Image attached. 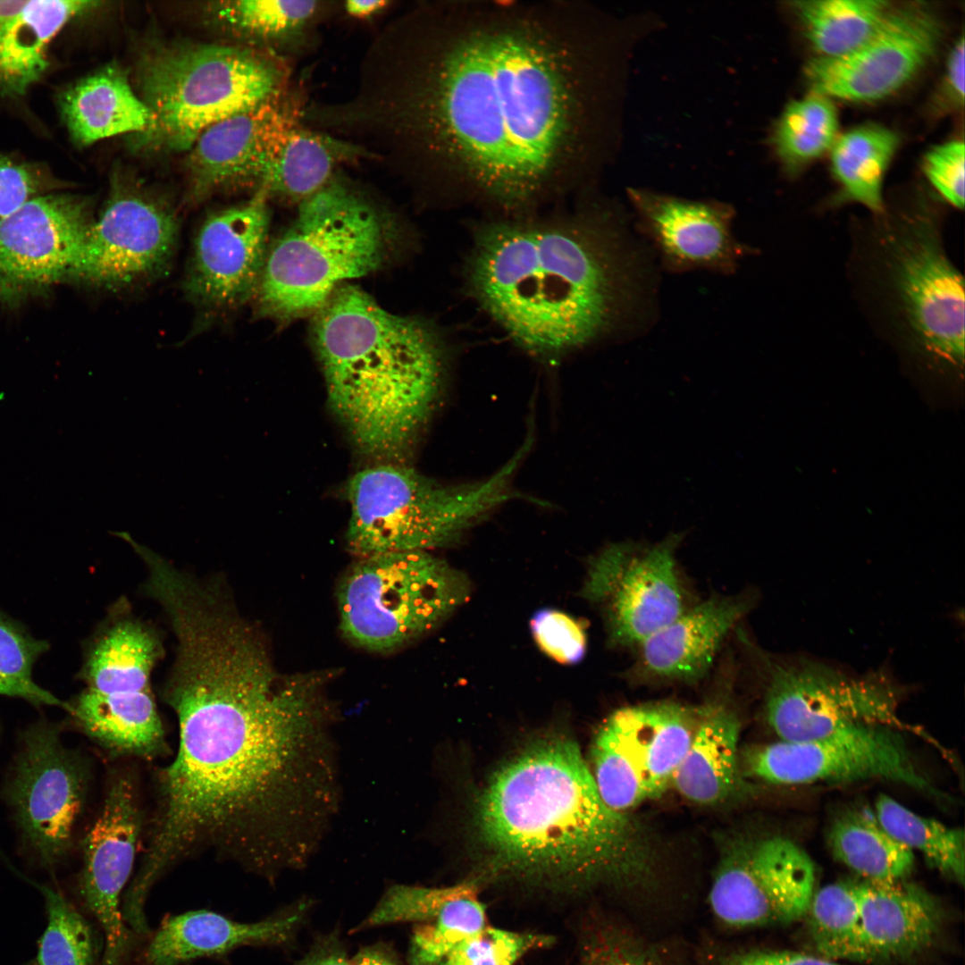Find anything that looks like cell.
Segmentation results:
<instances>
[{"label": "cell", "mask_w": 965, "mask_h": 965, "mask_svg": "<svg viewBox=\"0 0 965 965\" xmlns=\"http://www.w3.org/2000/svg\"><path fill=\"white\" fill-rule=\"evenodd\" d=\"M592 14L565 1L415 7L371 44L347 123L388 164L503 206L533 202L594 164Z\"/></svg>", "instance_id": "obj_1"}, {"label": "cell", "mask_w": 965, "mask_h": 965, "mask_svg": "<svg viewBox=\"0 0 965 965\" xmlns=\"http://www.w3.org/2000/svg\"><path fill=\"white\" fill-rule=\"evenodd\" d=\"M175 639L163 696L179 746L159 773L149 841L129 885L138 901L203 849L263 875L300 864L335 796L326 676L280 673L258 631L235 617L192 621Z\"/></svg>", "instance_id": "obj_2"}, {"label": "cell", "mask_w": 965, "mask_h": 965, "mask_svg": "<svg viewBox=\"0 0 965 965\" xmlns=\"http://www.w3.org/2000/svg\"><path fill=\"white\" fill-rule=\"evenodd\" d=\"M632 224L604 205L567 220L486 224L466 264L470 292L537 357L642 336L659 315V264Z\"/></svg>", "instance_id": "obj_3"}, {"label": "cell", "mask_w": 965, "mask_h": 965, "mask_svg": "<svg viewBox=\"0 0 965 965\" xmlns=\"http://www.w3.org/2000/svg\"><path fill=\"white\" fill-rule=\"evenodd\" d=\"M476 823L493 864L524 878L637 883L652 868L643 829L606 804L579 747L563 735L537 740L495 773Z\"/></svg>", "instance_id": "obj_4"}, {"label": "cell", "mask_w": 965, "mask_h": 965, "mask_svg": "<svg viewBox=\"0 0 965 965\" xmlns=\"http://www.w3.org/2000/svg\"><path fill=\"white\" fill-rule=\"evenodd\" d=\"M315 315L313 342L331 410L364 454L399 455L441 395L445 357L437 334L350 284Z\"/></svg>", "instance_id": "obj_5"}, {"label": "cell", "mask_w": 965, "mask_h": 965, "mask_svg": "<svg viewBox=\"0 0 965 965\" xmlns=\"http://www.w3.org/2000/svg\"><path fill=\"white\" fill-rule=\"evenodd\" d=\"M384 252L374 207L348 186L329 181L301 200L295 221L266 253L259 311L279 320L315 314L344 281L376 270Z\"/></svg>", "instance_id": "obj_6"}, {"label": "cell", "mask_w": 965, "mask_h": 965, "mask_svg": "<svg viewBox=\"0 0 965 965\" xmlns=\"http://www.w3.org/2000/svg\"><path fill=\"white\" fill-rule=\"evenodd\" d=\"M524 441L501 468L482 481L444 484L392 464L365 468L348 485L349 550L360 558L449 545L520 495L515 474L530 450Z\"/></svg>", "instance_id": "obj_7"}, {"label": "cell", "mask_w": 965, "mask_h": 965, "mask_svg": "<svg viewBox=\"0 0 965 965\" xmlns=\"http://www.w3.org/2000/svg\"><path fill=\"white\" fill-rule=\"evenodd\" d=\"M143 101L151 111L141 145L190 149L212 124L280 97L283 73L272 60L237 46L163 47L142 62Z\"/></svg>", "instance_id": "obj_8"}, {"label": "cell", "mask_w": 965, "mask_h": 965, "mask_svg": "<svg viewBox=\"0 0 965 965\" xmlns=\"http://www.w3.org/2000/svg\"><path fill=\"white\" fill-rule=\"evenodd\" d=\"M470 594L466 575L428 550L363 557L339 587L340 629L358 647L388 652L438 628Z\"/></svg>", "instance_id": "obj_9"}, {"label": "cell", "mask_w": 965, "mask_h": 965, "mask_svg": "<svg viewBox=\"0 0 965 965\" xmlns=\"http://www.w3.org/2000/svg\"><path fill=\"white\" fill-rule=\"evenodd\" d=\"M882 257L902 332L921 352L959 366L964 357V283L937 222L923 211L885 222Z\"/></svg>", "instance_id": "obj_10"}, {"label": "cell", "mask_w": 965, "mask_h": 965, "mask_svg": "<svg viewBox=\"0 0 965 965\" xmlns=\"http://www.w3.org/2000/svg\"><path fill=\"white\" fill-rule=\"evenodd\" d=\"M764 713L781 741L803 742L862 725L900 727L902 689L885 672L852 676L820 661L763 659Z\"/></svg>", "instance_id": "obj_11"}, {"label": "cell", "mask_w": 965, "mask_h": 965, "mask_svg": "<svg viewBox=\"0 0 965 965\" xmlns=\"http://www.w3.org/2000/svg\"><path fill=\"white\" fill-rule=\"evenodd\" d=\"M705 707L655 701L615 710L600 725L591 758L608 806L625 812L672 786Z\"/></svg>", "instance_id": "obj_12"}, {"label": "cell", "mask_w": 965, "mask_h": 965, "mask_svg": "<svg viewBox=\"0 0 965 965\" xmlns=\"http://www.w3.org/2000/svg\"><path fill=\"white\" fill-rule=\"evenodd\" d=\"M681 540L610 543L590 559L582 594L600 610L609 643L636 647L692 605L676 561Z\"/></svg>", "instance_id": "obj_13"}, {"label": "cell", "mask_w": 965, "mask_h": 965, "mask_svg": "<svg viewBox=\"0 0 965 965\" xmlns=\"http://www.w3.org/2000/svg\"><path fill=\"white\" fill-rule=\"evenodd\" d=\"M743 764L748 776L775 785L884 779L945 797L921 772L901 733L890 725H862L816 740L757 745L745 751Z\"/></svg>", "instance_id": "obj_14"}, {"label": "cell", "mask_w": 965, "mask_h": 965, "mask_svg": "<svg viewBox=\"0 0 965 965\" xmlns=\"http://www.w3.org/2000/svg\"><path fill=\"white\" fill-rule=\"evenodd\" d=\"M815 882L813 861L792 840L742 837L723 851L709 902L730 926L788 924L804 918Z\"/></svg>", "instance_id": "obj_15"}, {"label": "cell", "mask_w": 965, "mask_h": 965, "mask_svg": "<svg viewBox=\"0 0 965 965\" xmlns=\"http://www.w3.org/2000/svg\"><path fill=\"white\" fill-rule=\"evenodd\" d=\"M85 198L33 197L0 220V303L14 305L72 278L91 224Z\"/></svg>", "instance_id": "obj_16"}, {"label": "cell", "mask_w": 965, "mask_h": 965, "mask_svg": "<svg viewBox=\"0 0 965 965\" xmlns=\"http://www.w3.org/2000/svg\"><path fill=\"white\" fill-rule=\"evenodd\" d=\"M942 27L928 7L894 8L874 34L852 52L817 56L804 73L812 92L850 102H873L906 85L934 55Z\"/></svg>", "instance_id": "obj_17"}, {"label": "cell", "mask_w": 965, "mask_h": 965, "mask_svg": "<svg viewBox=\"0 0 965 965\" xmlns=\"http://www.w3.org/2000/svg\"><path fill=\"white\" fill-rule=\"evenodd\" d=\"M177 232L176 216L164 202L115 182L101 215L88 228L71 279L111 290L141 282L168 264Z\"/></svg>", "instance_id": "obj_18"}, {"label": "cell", "mask_w": 965, "mask_h": 965, "mask_svg": "<svg viewBox=\"0 0 965 965\" xmlns=\"http://www.w3.org/2000/svg\"><path fill=\"white\" fill-rule=\"evenodd\" d=\"M634 228L659 267L671 273L708 271L731 275L753 252L733 231L734 208L717 200H696L628 188Z\"/></svg>", "instance_id": "obj_19"}, {"label": "cell", "mask_w": 965, "mask_h": 965, "mask_svg": "<svg viewBox=\"0 0 965 965\" xmlns=\"http://www.w3.org/2000/svg\"><path fill=\"white\" fill-rule=\"evenodd\" d=\"M140 822L132 781L115 777L85 837L79 883L83 904L104 933L101 965H129L136 949L137 934L123 919L121 900L134 866Z\"/></svg>", "instance_id": "obj_20"}, {"label": "cell", "mask_w": 965, "mask_h": 965, "mask_svg": "<svg viewBox=\"0 0 965 965\" xmlns=\"http://www.w3.org/2000/svg\"><path fill=\"white\" fill-rule=\"evenodd\" d=\"M84 792V772L57 730L43 723L29 729L11 798L23 832L46 864L56 862L70 845Z\"/></svg>", "instance_id": "obj_21"}, {"label": "cell", "mask_w": 965, "mask_h": 965, "mask_svg": "<svg viewBox=\"0 0 965 965\" xmlns=\"http://www.w3.org/2000/svg\"><path fill=\"white\" fill-rule=\"evenodd\" d=\"M265 196L260 189L250 201L216 212L203 222L186 282L198 306L229 310L257 287L269 227Z\"/></svg>", "instance_id": "obj_22"}, {"label": "cell", "mask_w": 965, "mask_h": 965, "mask_svg": "<svg viewBox=\"0 0 965 965\" xmlns=\"http://www.w3.org/2000/svg\"><path fill=\"white\" fill-rule=\"evenodd\" d=\"M300 113L279 97L222 119L206 129L190 147L191 192L262 180L280 147L298 127Z\"/></svg>", "instance_id": "obj_23"}, {"label": "cell", "mask_w": 965, "mask_h": 965, "mask_svg": "<svg viewBox=\"0 0 965 965\" xmlns=\"http://www.w3.org/2000/svg\"><path fill=\"white\" fill-rule=\"evenodd\" d=\"M751 607L745 594L713 595L692 604L635 647L627 678L635 684L699 681Z\"/></svg>", "instance_id": "obj_24"}, {"label": "cell", "mask_w": 965, "mask_h": 965, "mask_svg": "<svg viewBox=\"0 0 965 965\" xmlns=\"http://www.w3.org/2000/svg\"><path fill=\"white\" fill-rule=\"evenodd\" d=\"M860 921L852 961H903L928 950L943 911L923 888L902 881L859 883Z\"/></svg>", "instance_id": "obj_25"}, {"label": "cell", "mask_w": 965, "mask_h": 965, "mask_svg": "<svg viewBox=\"0 0 965 965\" xmlns=\"http://www.w3.org/2000/svg\"><path fill=\"white\" fill-rule=\"evenodd\" d=\"M303 917L302 909L258 922L246 923L206 910L167 919L143 953L146 965H182L192 960L225 954L245 945L288 942Z\"/></svg>", "instance_id": "obj_26"}, {"label": "cell", "mask_w": 965, "mask_h": 965, "mask_svg": "<svg viewBox=\"0 0 965 965\" xmlns=\"http://www.w3.org/2000/svg\"><path fill=\"white\" fill-rule=\"evenodd\" d=\"M741 723L726 703L705 706L672 786L685 799L716 805L734 797L743 785L738 759Z\"/></svg>", "instance_id": "obj_27"}, {"label": "cell", "mask_w": 965, "mask_h": 965, "mask_svg": "<svg viewBox=\"0 0 965 965\" xmlns=\"http://www.w3.org/2000/svg\"><path fill=\"white\" fill-rule=\"evenodd\" d=\"M59 106L70 135L81 146L128 132L140 134L153 120L117 64H108L66 88Z\"/></svg>", "instance_id": "obj_28"}, {"label": "cell", "mask_w": 965, "mask_h": 965, "mask_svg": "<svg viewBox=\"0 0 965 965\" xmlns=\"http://www.w3.org/2000/svg\"><path fill=\"white\" fill-rule=\"evenodd\" d=\"M100 3L88 0H32L0 29V96L23 95L46 71L47 49L74 17Z\"/></svg>", "instance_id": "obj_29"}, {"label": "cell", "mask_w": 965, "mask_h": 965, "mask_svg": "<svg viewBox=\"0 0 965 965\" xmlns=\"http://www.w3.org/2000/svg\"><path fill=\"white\" fill-rule=\"evenodd\" d=\"M69 711L88 736L113 753L150 759L165 749L151 690L104 694L86 688Z\"/></svg>", "instance_id": "obj_30"}, {"label": "cell", "mask_w": 965, "mask_h": 965, "mask_svg": "<svg viewBox=\"0 0 965 965\" xmlns=\"http://www.w3.org/2000/svg\"><path fill=\"white\" fill-rule=\"evenodd\" d=\"M163 646L157 633L131 616H118L92 643L82 674L88 689L104 694L151 690L150 678Z\"/></svg>", "instance_id": "obj_31"}, {"label": "cell", "mask_w": 965, "mask_h": 965, "mask_svg": "<svg viewBox=\"0 0 965 965\" xmlns=\"http://www.w3.org/2000/svg\"><path fill=\"white\" fill-rule=\"evenodd\" d=\"M827 843L834 857L866 881H902L912 871L914 853L880 824L874 810L852 807L831 823Z\"/></svg>", "instance_id": "obj_32"}, {"label": "cell", "mask_w": 965, "mask_h": 965, "mask_svg": "<svg viewBox=\"0 0 965 965\" xmlns=\"http://www.w3.org/2000/svg\"><path fill=\"white\" fill-rule=\"evenodd\" d=\"M898 145V135L877 124L838 135L830 149L832 173L840 186L836 201L859 203L882 214L883 182Z\"/></svg>", "instance_id": "obj_33"}, {"label": "cell", "mask_w": 965, "mask_h": 965, "mask_svg": "<svg viewBox=\"0 0 965 965\" xmlns=\"http://www.w3.org/2000/svg\"><path fill=\"white\" fill-rule=\"evenodd\" d=\"M356 150V146L298 126L273 158L260 189L303 200L326 185L336 164Z\"/></svg>", "instance_id": "obj_34"}, {"label": "cell", "mask_w": 965, "mask_h": 965, "mask_svg": "<svg viewBox=\"0 0 965 965\" xmlns=\"http://www.w3.org/2000/svg\"><path fill=\"white\" fill-rule=\"evenodd\" d=\"M792 5L821 57L842 56L858 48L893 9L882 0H801Z\"/></svg>", "instance_id": "obj_35"}, {"label": "cell", "mask_w": 965, "mask_h": 965, "mask_svg": "<svg viewBox=\"0 0 965 965\" xmlns=\"http://www.w3.org/2000/svg\"><path fill=\"white\" fill-rule=\"evenodd\" d=\"M838 113L832 99L811 94L790 102L770 136L774 152L787 173L794 175L830 151L838 137Z\"/></svg>", "instance_id": "obj_36"}, {"label": "cell", "mask_w": 965, "mask_h": 965, "mask_svg": "<svg viewBox=\"0 0 965 965\" xmlns=\"http://www.w3.org/2000/svg\"><path fill=\"white\" fill-rule=\"evenodd\" d=\"M874 811L883 827L896 841L912 852H919L929 865L963 885V829L950 827L934 818L920 816L885 794L877 797Z\"/></svg>", "instance_id": "obj_37"}, {"label": "cell", "mask_w": 965, "mask_h": 965, "mask_svg": "<svg viewBox=\"0 0 965 965\" xmlns=\"http://www.w3.org/2000/svg\"><path fill=\"white\" fill-rule=\"evenodd\" d=\"M487 926L476 885L459 884L457 894L431 921L419 924L411 938L409 965H440L465 940Z\"/></svg>", "instance_id": "obj_38"}, {"label": "cell", "mask_w": 965, "mask_h": 965, "mask_svg": "<svg viewBox=\"0 0 965 965\" xmlns=\"http://www.w3.org/2000/svg\"><path fill=\"white\" fill-rule=\"evenodd\" d=\"M804 918L818 956L852 961L860 921L859 883L842 881L815 890Z\"/></svg>", "instance_id": "obj_39"}, {"label": "cell", "mask_w": 965, "mask_h": 965, "mask_svg": "<svg viewBox=\"0 0 965 965\" xmlns=\"http://www.w3.org/2000/svg\"><path fill=\"white\" fill-rule=\"evenodd\" d=\"M37 885L45 897L47 921L37 955L28 965H96L98 949L91 925L58 890Z\"/></svg>", "instance_id": "obj_40"}, {"label": "cell", "mask_w": 965, "mask_h": 965, "mask_svg": "<svg viewBox=\"0 0 965 965\" xmlns=\"http://www.w3.org/2000/svg\"><path fill=\"white\" fill-rule=\"evenodd\" d=\"M46 650V642L0 612V695L20 697L37 705L61 706L69 711L70 705L33 681V665Z\"/></svg>", "instance_id": "obj_41"}, {"label": "cell", "mask_w": 965, "mask_h": 965, "mask_svg": "<svg viewBox=\"0 0 965 965\" xmlns=\"http://www.w3.org/2000/svg\"><path fill=\"white\" fill-rule=\"evenodd\" d=\"M317 10L316 1L239 0L220 3L217 14L241 32L280 39L298 33Z\"/></svg>", "instance_id": "obj_42"}, {"label": "cell", "mask_w": 965, "mask_h": 965, "mask_svg": "<svg viewBox=\"0 0 965 965\" xmlns=\"http://www.w3.org/2000/svg\"><path fill=\"white\" fill-rule=\"evenodd\" d=\"M550 937L491 927L482 930L461 943L445 961L454 965H514L530 951L542 948Z\"/></svg>", "instance_id": "obj_43"}, {"label": "cell", "mask_w": 965, "mask_h": 965, "mask_svg": "<svg viewBox=\"0 0 965 965\" xmlns=\"http://www.w3.org/2000/svg\"><path fill=\"white\" fill-rule=\"evenodd\" d=\"M459 884L448 887L394 885L384 894L360 927L431 921L457 894Z\"/></svg>", "instance_id": "obj_44"}, {"label": "cell", "mask_w": 965, "mask_h": 965, "mask_svg": "<svg viewBox=\"0 0 965 965\" xmlns=\"http://www.w3.org/2000/svg\"><path fill=\"white\" fill-rule=\"evenodd\" d=\"M530 628L540 649L562 664H575L586 651V634L571 616L554 608H541L530 620Z\"/></svg>", "instance_id": "obj_45"}, {"label": "cell", "mask_w": 965, "mask_h": 965, "mask_svg": "<svg viewBox=\"0 0 965 965\" xmlns=\"http://www.w3.org/2000/svg\"><path fill=\"white\" fill-rule=\"evenodd\" d=\"M964 143L952 140L931 148L923 158L924 173L940 196L953 207L964 206Z\"/></svg>", "instance_id": "obj_46"}, {"label": "cell", "mask_w": 965, "mask_h": 965, "mask_svg": "<svg viewBox=\"0 0 965 965\" xmlns=\"http://www.w3.org/2000/svg\"><path fill=\"white\" fill-rule=\"evenodd\" d=\"M52 188L50 179L36 165L0 155V220Z\"/></svg>", "instance_id": "obj_47"}, {"label": "cell", "mask_w": 965, "mask_h": 965, "mask_svg": "<svg viewBox=\"0 0 965 965\" xmlns=\"http://www.w3.org/2000/svg\"><path fill=\"white\" fill-rule=\"evenodd\" d=\"M581 965H650L644 958L612 938H597L585 944Z\"/></svg>", "instance_id": "obj_48"}, {"label": "cell", "mask_w": 965, "mask_h": 965, "mask_svg": "<svg viewBox=\"0 0 965 965\" xmlns=\"http://www.w3.org/2000/svg\"><path fill=\"white\" fill-rule=\"evenodd\" d=\"M724 965H839L821 956L790 951H755L737 953L726 959Z\"/></svg>", "instance_id": "obj_49"}, {"label": "cell", "mask_w": 965, "mask_h": 965, "mask_svg": "<svg viewBox=\"0 0 965 965\" xmlns=\"http://www.w3.org/2000/svg\"><path fill=\"white\" fill-rule=\"evenodd\" d=\"M964 38L955 43L946 63L945 85L948 93L956 103L964 99Z\"/></svg>", "instance_id": "obj_50"}, {"label": "cell", "mask_w": 965, "mask_h": 965, "mask_svg": "<svg viewBox=\"0 0 965 965\" xmlns=\"http://www.w3.org/2000/svg\"><path fill=\"white\" fill-rule=\"evenodd\" d=\"M350 960L335 939L318 944L298 965H349Z\"/></svg>", "instance_id": "obj_51"}, {"label": "cell", "mask_w": 965, "mask_h": 965, "mask_svg": "<svg viewBox=\"0 0 965 965\" xmlns=\"http://www.w3.org/2000/svg\"><path fill=\"white\" fill-rule=\"evenodd\" d=\"M349 965H399L391 952L385 948L374 945L360 950L350 960Z\"/></svg>", "instance_id": "obj_52"}, {"label": "cell", "mask_w": 965, "mask_h": 965, "mask_svg": "<svg viewBox=\"0 0 965 965\" xmlns=\"http://www.w3.org/2000/svg\"><path fill=\"white\" fill-rule=\"evenodd\" d=\"M388 4L383 0H350L345 3V9L351 16L365 18L377 13Z\"/></svg>", "instance_id": "obj_53"}, {"label": "cell", "mask_w": 965, "mask_h": 965, "mask_svg": "<svg viewBox=\"0 0 965 965\" xmlns=\"http://www.w3.org/2000/svg\"><path fill=\"white\" fill-rule=\"evenodd\" d=\"M28 0H0V29L12 21Z\"/></svg>", "instance_id": "obj_54"}, {"label": "cell", "mask_w": 965, "mask_h": 965, "mask_svg": "<svg viewBox=\"0 0 965 965\" xmlns=\"http://www.w3.org/2000/svg\"><path fill=\"white\" fill-rule=\"evenodd\" d=\"M440 965H454V964H452L451 962H449V961H443L442 963H441Z\"/></svg>", "instance_id": "obj_55"}]
</instances>
